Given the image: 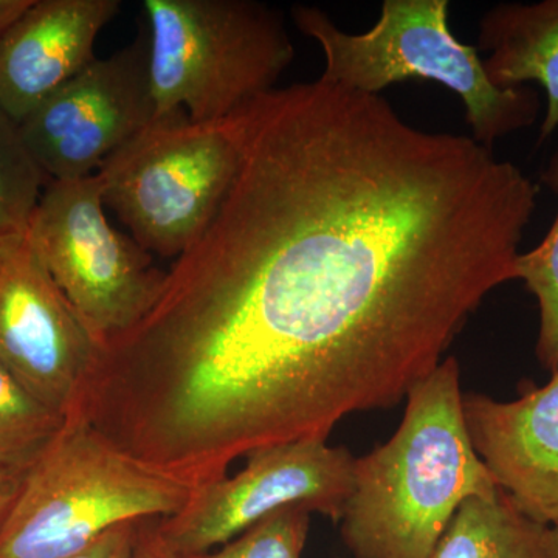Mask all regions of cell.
Instances as JSON below:
<instances>
[{
  "label": "cell",
  "instance_id": "9",
  "mask_svg": "<svg viewBox=\"0 0 558 558\" xmlns=\"http://www.w3.org/2000/svg\"><path fill=\"white\" fill-rule=\"evenodd\" d=\"M149 39L140 24L130 46L97 58L20 124L22 140L51 180L94 174L154 120Z\"/></svg>",
  "mask_w": 558,
  "mask_h": 558
},
{
  "label": "cell",
  "instance_id": "19",
  "mask_svg": "<svg viewBox=\"0 0 558 558\" xmlns=\"http://www.w3.org/2000/svg\"><path fill=\"white\" fill-rule=\"evenodd\" d=\"M140 524L142 521H132L113 527L86 549L65 558H131L137 542Z\"/></svg>",
  "mask_w": 558,
  "mask_h": 558
},
{
  "label": "cell",
  "instance_id": "6",
  "mask_svg": "<svg viewBox=\"0 0 558 558\" xmlns=\"http://www.w3.org/2000/svg\"><path fill=\"white\" fill-rule=\"evenodd\" d=\"M242 109L202 123L183 110L154 119L98 168L106 207L140 247L178 259L208 229L240 170Z\"/></svg>",
  "mask_w": 558,
  "mask_h": 558
},
{
  "label": "cell",
  "instance_id": "5",
  "mask_svg": "<svg viewBox=\"0 0 558 558\" xmlns=\"http://www.w3.org/2000/svg\"><path fill=\"white\" fill-rule=\"evenodd\" d=\"M154 119L218 121L275 89L295 57L281 11L253 0H145Z\"/></svg>",
  "mask_w": 558,
  "mask_h": 558
},
{
  "label": "cell",
  "instance_id": "11",
  "mask_svg": "<svg viewBox=\"0 0 558 558\" xmlns=\"http://www.w3.org/2000/svg\"><path fill=\"white\" fill-rule=\"evenodd\" d=\"M462 403L470 440L499 490L535 523H558V371L510 402L470 392Z\"/></svg>",
  "mask_w": 558,
  "mask_h": 558
},
{
  "label": "cell",
  "instance_id": "20",
  "mask_svg": "<svg viewBox=\"0 0 558 558\" xmlns=\"http://www.w3.org/2000/svg\"><path fill=\"white\" fill-rule=\"evenodd\" d=\"M157 521L159 519L142 521L131 558H179L161 538Z\"/></svg>",
  "mask_w": 558,
  "mask_h": 558
},
{
  "label": "cell",
  "instance_id": "21",
  "mask_svg": "<svg viewBox=\"0 0 558 558\" xmlns=\"http://www.w3.org/2000/svg\"><path fill=\"white\" fill-rule=\"evenodd\" d=\"M22 473L0 469V527L9 515L21 486Z\"/></svg>",
  "mask_w": 558,
  "mask_h": 558
},
{
  "label": "cell",
  "instance_id": "15",
  "mask_svg": "<svg viewBox=\"0 0 558 558\" xmlns=\"http://www.w3.org/2000/svg\"><path fill=\"white\" fill-rule=\"evenodd\" d=\"M64 421L0 363V469L24 473Z\"/></svg>",
  "mask_w": 558,
  "mask_h": 558
},
{
  "label": "cell",
  "instance_id": "7",
  "mask_svg": "<svg viewBox=\"0 0 558 558\" xmlns=\"http://www.w3.org/2000/svg\"><path fill=\"white\" fill-rule=\"evenodd\" d=\"M100 179L50 180L27 234L97 344L143 318L167 271L106 218Z\"/></svg>",
  "mask_w": 558,
  "mask_h": 558
},
{
  "label": "cell",
  "instance_id": "8",
  "mask_svg": "<svg viewBox=\"0 0 558 558\" xmlns=\"http://www.w3.org/2000/svg\"><path fill=\"white\" fill-rule=\"evenodd\" d=\"M355 458L325 439H303L252 451L236 475L197 487L189 505L157 527L179 558L227 545L288 506H304L339 523L354 483Z\"/></svg>",
  "mask_w": 558,
  "mask_h": 558
},
{
  "label": "cell",
  "instance_id": "23",
  "mask_svg": "<svg viewBox=\"0 0 558 558\" xmlns=\"http://www.w3.org/2000/svg\"><path fill=\"white\" fill-rule=\"evenodd\" d=\"M546 542H548V549L550 558H558V523L548 527L546 534Z\"/></svg>",
  "mask_w": 558,
  "mask_h": 558
},
{
  "label": "cell",
  "instance_id": "4",
  "mask_svg": "<svg viewBox=\"0 0 558 558\" xmlns=\"http://www.w3.org/2000/svg\"><path fill=\"white\" fill-rule=\"evenodd\" d=\"M449 13V0H385L377 24L354 35L318 7L290 10L296 28L322 47L323 78L368 95L409 80L438 83L464 102L470 137L492 148L537 121L539 97L529 86H495L478 49L451 32Z\"/></svg>",
  "mask_w": 558,
  "mask_h": 558
},
{
  "label": "cell",
  "instance_id": "1",
  "mask_svg": "<svg viewBox=\"0 0 558 558\" xmlns=\"http://www.w3.org/2000/svg\"><path fill=\"white\" fill-rule=\"evenodd\" d=\"M242 113L218 215L98 365L131 439L201 484L402 402L515 281L537 208L515 163L413 126L381 95L319 76Z\"/></svg>",
  "mask_w": 558,
  "mask_h": 558
},
{
  "label": "cell",
  "instance_id": "16",
  "mask_svg": "<svg viewBox=\"0 0 558 558\" xmlns=\"http://www.w3.org/2000/svg\"><path fill=\"white\" fill-rule=\"evenodd\" d=\"M542 182L558 199V146L542 171ZM521 279L538 304L539 326L535 354L550 374L558 371V209L556 219L537 247L521 253L517 260Z\"/></svg>",
  "mask_w": 558,
  "mask_h": 558
},
{
  "label": "cell",
  "instance_id": "17",
  "mask_svg": "<svg viewBox=\"0 0 558 558\" xmlns=\"http://www.w3.org/2000/svg\"><path fill=\"white\" fill-rule=\"evenodd\" d=\"M46 179L22 140L20 124L0 106V240L27 233Z\"/></svg>",
  "mask_w": 558,
  "mask_h": 558
},
{
  "label": "cell",
  "instance_id": "10",
  "mask_svg": "<svg viewBox=\"0 0 558 558\" xmlns=\"http://www.w3.org/2000/svg\"><path fill=\"white\" fill-rule=\"evenodd\" d=\"M97 348L28 234L0 240V363L68 417Z\"/></svg>",
  "mask_w": 558,
  "mask_h": 558
},
{
  "label": "cell",
  "instance_id": "18",
  "mask_svg": "<svg viewBox=\"0 0 558 558\" xmlns=\"http://www.w3.org/2000/svg\"><path fill=\"white\" fill-rule=\"evenodd\" d=\"M312 513L304 506L279 509L227 545L194 558H303Z\"/></svg>",
  "mask_w": 558,
  "mask_h": 558
},
{
  "label": "cell",
  "instance_id": "13",
  "mask_svg": "<svg viewBox=\"0 0 558 558\" xmlns=\"http://www.w3.org/2000/svg\"><path fill=\"white\" fill-rule=\"evenodd\" d=\"M478 51L488 80L499 89L535 83L546 92L538 143L558 130V0L492 7L480 21Z\"/></svg>",
  "mask_w": 558,
  "mask_h": 558
},
{
  "label": "cell",
  "instance_id": "12",
  "mask_svg": "<svg viewBox=\"0 0 558 558\" xmlns=\"http://www.w3.org/2000/svg\"><path fill=\"white\" fill-rule=\"evenodd\" d=\"M119 0H35L0 36V106L21 124L97 60L95 40Z\"/></svg>",
  "mask_w": 558,
  "mask_h": 558
},
{
  "label": "cell",
  "instance_id": "2",
  "mask_svg": "<svg viewBox=\"0 0 558 558\" xmlns=\"http://www.w3.org/2000/svg\"><path fill=\"white\" fill-rule=\"evenodd\" d=\"M457 359L411 389L391 439L355 458L339 521L354 558H428L462 502L499 490L470 440Z\"/></svg>",
  "mask_w": 558,
  "mask_h": 558
},
{
  "label": "cell",
  "instance_id": "3",
  "mask_svg": "<svg viewBox=\"0 0 558 558\" xmlns=\"http://www.w3.org/2000/svg\"><path fill=\"white\" fill-rule=\"evenodd\" d=\"M196 487L131 457L83 418L68 417L0 527V558H65L132 521L168 519Z\"/></svg>",
  "mask_w": 558,
  "mask_h": 558
},
{
  "label": "cell",
  "instance_id": "22",
  "mask_svg": "<svg viewBox=\"0 0 558 558\" xmlns=\"http://www.w3.org/2000/svg\"><path fill=\"white\" fill-rule=\"evenodd\" d=\"M35 0H0V36L33 5Z\"/></svg>",
  "mask_w": 558,
  "mask_h": 558
},
{
  "label": "cell",
  "instance_id": "14",
  "mask_svg": "<svg viewBox=\"0 0 558 558\" xmlns=\"http://www.w3.org/2000/svg\"><path fill=\"white\" fill-rule=\"evenodd\" d=\"M546 534L498 490L462 502L428 558H550Z\"/></svg>",
  "mask_w": 558,
  "mask_h": 558
}]
</instances>
